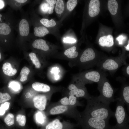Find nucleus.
Segmentation results:
<instances>
[{
  "label": "nucleus",
  "mask_w": 129,
  "mask_h": 129,
  "mask_svg": "<svg viewBox=\"0 0 129 129\" xmlns=\"http://www.w3.org/2000/svg\"><path fill=\"white\" fill-rule=\"evenodd\" d=\"M4 121L6 124L8 126L12 125L14 123V116L11 113L8 114L4 119Z\"/></svg>",
  "instance_id": "bb28decb"
},
{
  "label": "nucleus",
  "mask_w": 129,
  "mask_h": 129,
  "mask_svg": "<svg viewBox=\"0 0 129 129\" xmlns=\"http://www.w3.org/2000/svg\"><path fill=\"white\" fill-rule=\"evenodd\" d=\"M15 0L18 2L21 3H25L27 1V0Z\"/></svg>",
  "instance_id": "58836bf2"
},
{
  "label": "nucleus",
  "mask_w": 129,
  "mask_h": 129,
  "mask_svg": "<svg viewBox=\"0 0 129 129\" xmlns=\"http://www.w3.org/2000/svg\"><path fill=\"white\" fill-rule=\"evenodd\" d=\"M20 33L22 36L28 35L29 32V27L27 21L25 19L22 20L19 24Z\"/></svg>",
  "instance_id": "ddd939ff"
},
{
  "label": "nucleus",
  "mask_w": 129,
  "mask_h": 129,
  "mask_svg": "<svg viewBox=\"0 0 129 129\" xmlns=\"http://www.w3.org/2000/svg\"><path fill=\"white\" fill-rule=\"evenodd\" d=\"M5 4L3 0H0V9L3 8Z\"/></svg>",
  "instance_id": "4c0bfd02"
},
{
  "label": "nucleus",
  "mask_w": 129,
  "mask_h": 129,
  "mask_svg": "<svg viewBox=\"0 0 129 129\" xmlns=\"http://www.w3.org/2000/svg\"><path fill=\"white\" fill-rule=\"evenodd\" d=\"M55 78L56 80H57L58 79H59V75H56L55 76Z\"/></svg>",
  "instance_id": "37998d69"
},
{
  "label": "nucleus",
  "mask_w": 129,
  "mask_h": 129,
  "mask_svg": "<svg viewBox=\"0 0 129 129\" xmlns=\"http://www.w3.org/2000/svg\"><path fill=\"white\" fill-rule=\"evenodd\" d=\"M30 72L29 69L26 67L25 66L22 69L20 72V81L23 82L27 80V76Z\"/></svg>",
  "instance_id": "b1692460"
},
{
  "label": "nucleus",
  "mask_w": 129,
  "mask_h": 129,
  "mask_svg": "<svg viewBox=\"0 0 129 129\" xmlns=\"http://www.w3.org/2000/svg\"><path fill=\"white\" fill-rule=\"evenodd\" d=\"M9 86L12 90L15 91H17L20 90V85L19 84L16 82L13 81L10 83Z\"/></svg>",
  "instance_id": "473e14b6"
},
{
  "label": "nucleus",
  "mask_w": 129,
  "mask_h": 129,
  "mask_svg": "<svg viewBox=\"0 0 129 129\" xmlns=\"http://www.w3.org/2000/svg\"><path fill=\"white\" fill-rule=\"evenodd\" d=\"M98 88L100 93L98 96L99 100L109 105L111 102L116 101L114 97V90L108 81L99 82Z\"/></svg>",
  "instance_id": "39448f33"
},
{
  "label": "nucleus",
  "mask_w": 129,
  "mask_h": 129,
  "mask_svg": "<svg viewBox=\"0 0 129 129\" xmlns=\"http://www.w3.org/2000/svg\"><path fill=\"white\" fill-rule=\"evenodd\" d=\"M40 21L43 25L47 27H54L56 24L55 21L53 19L49 21L48 19L43 18Z\"/></svg>",
  "instance_id": "393cba45"
},
{
  "label": "nucleus",
  "mask_w": 129,
  "mask_h": 129,
  "mask_svg": "<svg viewBox=\"0 0 129 129\" xmlns=\"http://www.w3.org/2000/svg\"><path fill=\"white\" fill-rule=\"evenodd\" d=\"M31 96L30 93L29 92L27 93L25 95L26 97L27 98H29Z\"/></svg>",
  "instance_id": "ea45409f"
},
{
  "label": "nucleus",
  "mask_w": 129,
  "mask_h": 129,
  "mask_svg": "<svg viewBox=\"0 0 129 129\" xmlns=\"http://www.w3.org/2000/svg\"><path fill=\"white\" fill-rule=\"evenodd\" d=\"M126 72L127 74L129 75V66L128 65L126 69Z\"/></svg>",
  "instance_id": "79ce46f5"
},
{
  "label": "nucleus",
  "mask_w": 129,
  "mask_h": 129,
  "mask_svg": "<svg viewBox=\"0 0 129 129\" xmlns=\"http://www.w3.org/2000/svg\"><path fill=\"white\" fill-rule=\"evenodd\" d=\"M67 123L61 122L58 119H56L49 122L45 127V129H63Z\"/></svg>",
  "instance_id": "9b49d317"
},
{
  "label": "nucleus",
  "mask_w": 129,
  "mask_h": 129,
  "mask_svg": "<svg viewBox=\"0 0 129 129\" xmlns=\"http://www.w3.org/2000/svg\"><path fill=\"white\" fill-rule=\"evenodd\" d=\"M81 113V116L108 121L111 117L114 116L115 112L111 110L109 105L99 100L98 96H91L87 100L86 108Z\"/></svg>",
  "instance_id": "f257e3e1"
},
{
  "label": "nucleus",
  "mask_w": 129,
  "mask_h": 129,
  "mask_svg": "<svg viewBox=\"0 0 129 129\" xmlns=\"http://www.w3.org/2000/svg\"><path fill=\"white\" fill-rule=\"evenodd\" d=\"M10 103L6 102L1 104L0 107V115H3L5 113L6 110L9 108Z\"/></svg>",
  "instance_id": "c756f323"
},
{
  "label": "nucleus",
  "mask_w": 129,
  "mask_h": 129,
  "mask_svg": "<svg viewBox=\"0 0 129 129\" xmlns=\"http://www.w3.org/2000/svg\"><path fill=\"white\" fill-rule=\"evenodd\" d=\"M76 48L73 46L66 50L64 53V55L70 59H73L76 57L78 55V52L76 50Z\"/></svg>",
  "instance_id": "412c9836"
},
{
  "label": "nucleus",
  "mask_w": 129,
  "mask_h": 129,
  "mask_svg": "<svg viewBox=\"0 0 129 129\" xmlns=\"http://www.w3.org/2000/svg\"><path fill=\"white\" fill-rule=\"evenodd\" d=\"M46 1L49 4V6L48 13L49 14H52L53 13V10L54 7V4L56 3V0H46Z\"/></svg>",
  "instance_id": "2f4dec72"
},
{
  "label": "nucleus",
  "mask_w": 129,
  "mask_h": 129,
  "mask_svg": "<svg viewBox=\"0 0 129 129\" xmlns=\"http://www.w3.org/2000/svg\"><path fill=\"white\" fill-rule=\"evenodd\" d=\"M78 124L82 129H112L108 121L88 116H81Z\"/></svg>",
  "instance_id": "20e7f679"
},
{
  "label": "nucleus",
  "mask_w": 129,
  "mask_h": 129,
  "mask_svg": "<svg viewBox=\"0 0 129 129\" xmlns=\"http://www.w3.org/2000/svg\"><path fill=\"white\" fill-rule=\"evenodd\" d=\"M127 38L124 35H121L119 36L116 38V40L118 41L119 44H122L124 41Z\"/></svg>",
  "instance_id": "f704fd0d"
},
{
  "label": "nucleus",
  "mask_w": 129,
  "mask_h": 129,
  "mask_svg": "<svg viewBox=\"0 0 129 129\" xmlns=\"http://www.w3.org/2000/svg\"><path fill=\"white\" fill-rule=\"evenodd\" d=\"M32 46L34 48L44 51H48L49 48L46 41L42 39H37L35 40L32 44Z\"/></svg>",
  "instance_id": "dca6fc26"
},
{
  "label": "nucleus",
  "mask_w": 129,
  "mask_h": 129,
  "mask_svg": "<svg viewBox=\"0 0 129 129\" xmlns=\"http://www.w3.org/2000/svg\"><path fill=\"white\" fill-rule=\"evenodd\" d=\"M16 121L19 125L21 127L24 126L26 123V118L25 116L20 114L18 115L16 118Z\"/></svg>",
  "instance_id": "cd10ccee"
},
{
  "label": "nucleus",
  "mask_w": 129,
  "mask_h": 129,
  "mask_svg": "<svg viewBox=\"0 0 129 129\" xmlns=\"http://www.w3.org/2000/svg\"><path fill=\"white\" fill-rule=\"evenodd\" d=\"M98 43L102 47H111L114 44L113 37L111 35L101 37L99 39Z\"/></svg>",
  "instance_id": "f8f14e48"
},
{
  "label": "nucleus",
  "mask_w": 129,
  "mask_h": 129,
  "mask_svg": "<svg viewBox=\"0 0 129 129\" xmlns=\"http://www.w3.org/2000/svg\"><path fill=\"white\" fill-rule=\"evenodd\" d=\"M32 88L35 90L43 92H48L50 91V86L46 84L38 82H35L32 85Z\"/></svg>",
  "instance_id": "f3484780"
},
{
  "label": "nucleus",
  "mask_w": 129,
  "mask_h": 129,
  "mask_svg": "<svg viewBox=\"0 0 129 129\" xmlns=\"http://www.w3.org/2000/svg\"><path fill=\"white\" fill-rule=\"evenodd\" d=\"M70 129L68 128V129Z\"/></svg>",
  "instance_id": "49530a36"
},
{
  "label": "nucleus",
  "mask_w": 129,
  "mask_h": 129,
  "mask_svg": "<svg viewBox=\"0 0 129 129\" xmlns=\"http://www.w3.org/2000/svg\"><path fill=\"white\" fill-rule=\"evenodd\" d=\"M41 10L44 12L47 13L48 11L49 8V6L48 3H44L41 6Z\"/></svg>",
  "instance_id": "72a5a7b5"
},
{
  "label": "nucleus",
  "mask_w": 129,
  "mask_h": 129,
  "mask_svg": "<svg viewBox=\"0 0 129 129\" xmlns=\"http://www.w3.org/2000/svg\"><path fill=\"white\" fill-rule=\"evenodd\" d=\"M48 99L45 95H38L35 96L33 99L34 105L37 108L43 111L45 108Z\"/></svg>",
  "instance_id": "0eeeda50"
},
{
  "label": "nucleus",
  "mask_w": 129,
  "mask_h": 129,
  "mask_svg": "<svg viewBox=\"0 0 129 129\" xmlns=\"http://www.w3.org/2000/svg\"><path fill=\"white\" fill-rule=\"evenodd\" d=\"M11 31L10 27L7 24L0 23V34L8 35L10 33Z\"/></svg>",
  "instance_id": "5701e85b"
},
{
  "label": "nucleus",
  "mask_w": 129,
  "mask_h": 129,
  "mask_svg": "<svg viewBox=\"0 0 129 129\" xmlns=\"http://www.w3.org/2000/svg\"><path fill=\"white\" fill-rule=\"evenodd\" d=\"M68 88L70 90L69 93L70 96H74L77 98H84L87 100L91 97L82 86H79L77 85L72 84L69 85Z\"/></svg>",
  "instance_id": "423d86ee"
},
{
  "label": "nucleus",
  "mask_w": 129,
  "mask_h": 129,
  "mask_svg": "<svg viewBox=\"0 0 129 129\" xmlns=\"http://www.w3.org/2000/svg\"><path fill=\"white\" fill-rule=\"evenodd\" d=\"M63 41L65 43H75L76 40L74 38L67 37L64 38Z\"/></svg>",
  "instance_id": "e433bc0d"
},
{
  "label": "nucleus",
  "mask_w": 129,
  "mask_h": 129,
  "mask_svg": "<svg viewBox=\"0 0 129 129\" xmlns=\"http://www.w3.org/2000/svg\"><path fill=\"white\" fill-rule=\"evenodd\" d=\"M96 57V54L92 48H88L83 52L80 58V61L82 62H85L94 60Z\"/></svg>",
  "instance_id": "1a4fd4ad"
},
{
  "label": "nucleus",
  "mask_w": 129,
  "mask_h": 129,
  "mask_svg": "<svg viewBox=\"0 0 129 129\" xmlns=\"http://www.w3.org/2000/svg\"><path fill=\"white\" fill-rule=\"evenodd\" d=\"M36 114V119L37 122L40 124H42L43 121V115L41 113L39 112Z\"/></svg>",
  "instance_id": "c9c22d12"
},
{
  "label": "nucleus",
  "mask_w": 129,
  "mask_h": 129,
  "mask_svg": "<svg viewBox=\"0 0 129 129\" xmlns=\"http://www.w3.org/2000/svg\"><path fill=\"white\" fill-rule=\"evenodd\" d=\"M108 10L111 14L114 15L116 14L118 8V4L116 0H108Z\"/></svg>",
  "instance_id": "6ab92c4d"
},
{
  "label": "nucleus",
  "mask_w": 129,
  "mask_h": 129,
  "mask_svg": "<svg viewBox=\"0 0 129 129\" xmlns=\"http://www.w3.org/2000/svg\"><path fill=\"white\" fill-rule=\"evenodd\" d=\"M2 70L5 74L10 76L14 75L17 72L16 70L12 68L11 64L9 62L4 64L2 66Z\"/></svg>",
  "instance_id": "a211bd4d"
},
{
  "label": "nucleus",
  "mask_w": 129,
  "mask_h": 129,
  "mask_svg": "<svg viewBox=\"0 0 129 129\" xmlns=\"http://www.w3.org/2000/svg\"><path fill=\"white\" fill-rule=\"evenodd\" d=\"M100 2L98 0H91L89 5L88 14L91 17L95 16L98 14L100 11Z\"/></svg>",
  "instance_id": "6e6552de"
},
{
  "label": "nucleus",
  "mask_w": 129,
  "mask_h": 129,
  "mask_svg": "<svg viewBox=\"0 0 129 129\" xmlns=\"http://www.w3.org/2000/svg\"><path fill=\"white\" fill-rule=\"evenodd\" d=\"M64 1L62 0H57L56 3L55 11L57 14L62 13L64 10Z\"/></svg>",
  "instance_id": "4be33fe9"
},
{
  "label": "nucleus",
  "mask_w": 129,
  "mask_h": 129,
  "mask_svg": "<svg viewBox=\"0 0 129 129\" xmlns=\"http://www.w3.org/2000/svg\"><path fill=\"white\" fill-rule=\"evenodd\" d=\"M125 48L128 51H129V41H128V45L125 46Z\"/></svg>",
  "instance_id": "a19ab883"
},
{
  "label": "nucleus",
  "mask_w": 129,
  "mask_h": 129,
  "mask_svg": "<svg viewBox=\"0 0 129 129\" xmlns=\"http://www.w3.org/2000/svg\"><path fill=\"white\" fill-rule=\"evenodd\" d=\"M77 3L76 0H69L67 3V8L68 11L70 12L75 8Z\"/></svg>",
  "instance_id": "c85d7f7f"
},
{
  "label": "nucleus",
  "mask_w": 129,
  "mask_h": 129,
  "mask_svg": "<svg viewBox=\"0 0 129 129\" xmlns=\"http://www.w3.org/2000/svg\"><path fill=\"white\" fill-rule=\"evenodd\" d=\"M1 53H0V60L1 59Z\"/></svg>",
  "instance_id": "a18cd8bd"
},
{
  "label": "nucleus",
  "mask_w": 129,
  "mask_h": 129,
  "mask_svg": "<svg viewBox=\"0 0 129 129\" xmlns=\"http://www.w3.org/2000/svg\"><path fill=\"white\" fill-rule=\"evenodd\" d=\"M2 15L0 14V21H1V17H2Z\"/></svg>",
  "instance_id": "c03bdc74"
},
{
  "label": "nucleus",
  "mask_w": 129,
  "mask_h": 129,
  "mask_svg": "<svg viewBox=\"0 0 129 129\" xmlns=\"http://www.w3.org/2000/svg\"><path fill=\"white\" fill-rule=\"evenodd\" d=\"M127 107V110H129V86L128 85L124 86L122 89L120 96L118 97Z\"/></svg>",
  "instance_id": "9d476101"
},
{
  "label": "nucleus",
  "mask_w": 129,
  "mask_h": 129,
  "mask_svg": "<svg viewBox=\"0 0 129 129\" xmlns=\"http://www.w3.org/2000/svg\"><path fill=\"white\" fill-rule=\"evenodd\" d=\"M29 56L33 64L35 65L36 68L37 69L40 68L41 66V64L36 54L31 52L29 54Z\"/></svg>",
  "instance_id": "a878e982"
},
{
  "label": "nucleus",
  "mask_w": 129,
  "mask_h": 129,
  "mask_svg": "<svg viewBox=\"0 0 129 129\" xmlns=\"http://www.w3.org/2000/svg\"><path fill=\"white\" fill-rule=\"evenodd\" d=\"M11 98V96L8 93L0 92V103L10 100Z\"/></svg>",
  "instance_id": "7c9ffc66"
},
{
  "label": "nucleus",
  "mask_w": 129,
  "mask_h": 129,
  "mask_svg": "<svg viewBox=\"0 0 129 129\" xmlns=\"http://www.w3.org/2000/svg\"><path fill=\"white\" fill-rule=\"evenodd\" d=\"M62 114L76 120L79 121L81 115L77 107L63 105L56 103L51 105L47 112V115Z\"/></svg>",
  "instance_id": "f03ea898"
},
{
  "label": "nucleus",
  "mask_w": 129,
  "mask_h": 129,
  "mask_svg": "<svg viewBox=\"0 0 129 129\" xmlns=\"http://www.w3.org/2000/svg\"><path fill=\"white\" fill-rule=\"evenodd\" d=\"M34 34L37 37H43L48 34L49 31L45 27L40 26L38 27H35L34 29Z\"/></svg>",
  "instance_id": "aec40b11"
},
{
  "label": "nucleus",
  "mask_w": 129,
  "mask_h": 129,
  "mask_svg": "<svg viewBox=\"0 0 129 129\" xmlns=\"http://www.w3.org/2000/svg\"><path fill=\"white\" fill-rule=\"evenodd\" d=\"M86 78L91 82H98L100 81V73L96 71H91L87 73L85 75Z\"/></svg>",
  "instance_id": "2eb2a0df"
},
{
  "label": "nucleus",
  "mask_w": 129,
  "mask_h": 129,
  "mask_svg": "<svg viewBox=\"0 0 129 129\" xmlns=\"http://www.w3.org/2000/svg\"><path fill=\"white\" fill-rule=\"evenodd\" d=\"M115 100L117 103L114 117L117 123L112 129H129V117L124 107L125 104L118 98Z\"/></svg>",
  "instance_id": "7ed1b4c3"
},
{
  "label": "nucleus",
  "mask_w": 129,
  "mask_h": 129,
  "mask_svg": "<svg viewBox=\"0 0 129 129\" xmlns=\"http://www.w3.org/2000/svg\"><path fill=\"white\" fill-rule=\"evenodd\" d=\"M102 67L105 70L111 71L117 69L119 67L117 62L112 59H108L102 64Z\"/></svg>",
  "instance_id": "4468645a"
}]
</instances>
